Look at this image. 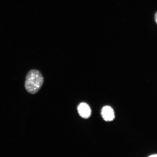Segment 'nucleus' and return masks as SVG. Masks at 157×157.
<instances>
[{
    "mask_svg": "<svg viewBox=\"0 0 157 157\" xmlns=\"http://www.w3.org/2000/svg\"><path fill=\"white\" fill-rule=\"evenodd\" d=\"M150 157H157V154L152 155L150 156Z\"/></svg>",
    "mask_w": 157,
    "mask_h": 157,
    "instance_id": "39448f33",
    "label": "nucleus"
},
{
    "mask_svg": "<svg viewBox=\"0 0 157 157\" xmlns=\"http://www.w3.org/2000/svg\"><path fill=\"white\" fill-rule=\"evenodd\" d=\"M155 21L156 24L157 25V12L155 14Z\"/></svg>",
    "mask_w": 157,
    "mask_h": 157,
    "instance_id": "20e7f679",
    "label": "nucleus"
},
{
    "mask_svg": "<svg viewBox=\"0 0 157 157\" xmlns=\"http://www.w3.org/2000/svg\"><path fill=\"white\" fill-rule=\"evenodd\" d=\"M101 116L105 121H109L115 118V114L113 110L109 106L104 107L101 111Z\"/></svg>",
    "mask_w": 157,
    "mask_h": 157,
    "instance_id": "7ed1b4c3",
    "label": "nucleus"
},
{
    "mask_svg": "<svg viewBox=\"0 0 157 157\" xmlns=\"http://www.w3.org/2000/svg\"><path fill=\"white\" fill-rule=\"evenodd\" d=\"M79 115L84 119L89 118L91 114V110L90 106L85 103H80L77 107Z\"/></svg>",
    "mask_w": 157,
    "mask_h": 157,
    "instance_id": "f03ea898",
    "label": "nucleus"
},
{
    "mask_svg": "<svg viewBox=\"0 0 157 157\" xmlns=\"http://www.w3.org/2000/svg\"><path fill=\"white\" fill-rule=\"evenodd\" d=\"M44 78L42 73L37 70H31L27 73L25 81V90L31 94L37 93L44 84Z\"/></svg>",
    "mask_w": 157,
    "mask_h": 157,
    "instance_id": "f257e3e1",
    "label": "nucleus"
}]
</instances>
